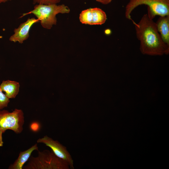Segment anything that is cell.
Here are the masks:
<instances>
[{
    "instance_id": "obj_1",
    "label": "cell",
    "mask_w": 169,
    "mask_h": 169,
    "mask_svg": "<svg viewBox=\"0 0 169 169\" xmlns=\"http://www.w3.org/2000/svg\"><path fill=\"white\" fill-rule=\"evenodd\" d=\"M136 37L140 42V50L144 55L161 56L169 53V47L162 41L156 23L147 14L136 23L134 21Z\"/></svg>"
},
{
    "instance_id": "obj_2",
    "label": "cell",
    "mask_w": 169,
    "mask_h": 169,
    "mask_svg": "<svg viewBox=\"0 0 169 169\" xmlns=\"http://www.w3.org/2000/svg\"><path fill=\"white\" fill-rule=\"evenodd\" d=\"M69 12V8L64 4H36L33 10L23 13L19 18L27 14H33L39 20L42 27L46 29H50L53 25L56 24V16L57 14L68 13Z\"/></svg>"
},
{
    "instance_id": "obj_3",
    "label": "cell",
    "mask_w": 169,
    "mask_h": 169,
    "mask_svg": "<svg viewBox=\"0 0 169 169\" xmlns=\"http://www.w3.org/2000/svg\"><path fill=\"white\" fill-rule=\"evenodd\" d=\"M69 166L65 161L56 156L52 151H38L36 157L31 156L23 169H69Z\"/></svg>"
},
{
    "instance_id": "obj_4",
    "label": "cell",
    "mask_w": 169,
    "mask_h": 169,
    "mask_svg": "<svg viewBox=\"0 0 169 169\" xmlns=\"http://www.w3.org/2000/svg\"><path fill=\"white\" fill-rule=\"evenodd\" d=\"M141 5L147 6V14L151 19H153L156 15H169V0H130L125 7V18L133 21L131 15L132 12Z\"/></svg>"
},
{
    "instance_id": "obj_5",
    "label": "cell",
    "mask_w": 169,
    "mask_h": 169,
    "mask_svg": "<svg viewBox=\"0 0 169 169\" xmlns=\"http://www.w3.org/2000/svg\"><path fill=\"white\" fill-rule=\"evenodd\" d=\"M24 123V115L22 110L15 109L12 112L0 110V129L4 133L10 130L16 134H20L23 131Z\"/></svg>"
},
{
    "instance_id": "obj_6",
    "label": "cell",
    "mask_w": 169,
    "mask_h": 169,
    "mask_svg": "<svg viewBox=\"0 0 169 169\" xmlns=\"http://www.w3.org/2000/svg\"><path fill=\"white\" fill-rule=\"evenodd\" d=\"M37 143H42L50 148L54 154L59 158L66 161L70 168L74 169L73 161L66 148L61 145L57 141H55L46 135L38 139Z\"/></svg>"
},
{
    "instance_id": "obj_7",
    "label": "cell",
    "mask_w": 169,
    "mask_h": 169,
    "mask_svg": "<svg viewBox=\"0 0 169 169\" xmlns=\"http://www.w3.org/2000/svg\"><path fill=\"white\" fill-rule=\"evenodd\" d=\"M80 22L90 25H101L107 19L105 12L101 9L96 8L83 11L79 17Z\"/></svg>"
},
{
    "instance_id": "obj_8",
    "label": "cell",
    "mask_w": 169,
    "mask_h": 169,
    "mask_svg": "<svg viewBox=\"0 0 169 169\" xmlns=\"http://www.w3.org/2000/svg\"><path fill=\"white\" fill-rule=\"evenodd\" d=\"M39 22L38 19L29 18L26 21L21 23L18 28L14 29V33L10 37L9 41L22 44L29 37V31L33 25Z\"/></svg>"
},
{
    "instance_id": "obj_9",
    "label": "cell",
    "mask_w": 169,
    "mask_h": 169,
    "mask_svg": "<svg viewBox=\"0 0 169 169\" xmlns=\"http://www.w3.org/2000/svg\"><path fill=\"white\" fill-rule=\"evenodd\" d=\"M38 151L37 144L36 143L30 148L20 152L17 159L8 167V169H23L25 163L28 161L31 154L34 151Z\"/></svg>"
},
{
    "instance_id": "obj_10",
    "label": "cell",
    "mask_w": 169,
    "mask_h": 169,
    "mask_svg": "<svg viewBox=\"0 0 169 169\" xmlns=\"http://www.w3.org/2000/svg\"><path fill=\"white\" fill-rule=\"evenodd\" d=\"M156 23L162 41L169 47V15L160 16Z\"/></svg>"
},
{
    "instance_id": "obj_11",
    "label": "cell",
    "mask_w": 169,
    "mask_h": 169,
    "mask_svg": "<svg viewBox=\"0 0 169 169\" xmlns=\"http://www.w3.org/2000/svg\"><path fill=\"white\" fill-rule=\"evenodd\" d=\"M19 83L10 80H3L0 85V89L5 92V95L9 99L14 98L19 91Z\"/></svg>"
},
{
    "instance_id": "obj_12",
    "label": "cell",
    "mask_w": 169,
    "mask_h": 169,
    "mask_svg": "<svg viewBox=\"0 0 169 169\" xmlns=\"http://www.w3.org/2000/svg\"><path fill=\"white\" fill-rule=\"evenodd\" d=\"M9 102V99L0 89V110L7 107Z\"/></svg>"
},
{
    "instance_id": "obj_13",
    "label": "cell",
    "mask_w": 169,
    "mask_h": 169,
    "mask_svg": "<svg viewBox=\"0 0 169 169\" xmlns=\"http://www.w3.org/2000/svg\"><path fill=\"white\" fill-rule=\"evenodd\" d=\"M61 0H33L34 4H57L59 3Z\"/></svg>"
},
{
    "instance_id": "obj_14",
    "label": "cell",
    "mask_w": 169,
    "mask_h": 169,
    "mask_svg": "<svg viewBox=\"0 0 169 169\" xmlns=\"http://www.w3.org/2000/svg\"><path fill=\"white\" fill-rule=\"evenodd\" d=\"M103 4H107L110 3L112 0H95Z\"/></svg>"
},
{
    "instance_id": "obj_15",
    "label": "cell",
    "mask_w": 169,
    "mask_h": 169,
    "mask_svg": "<svg viewBox=\"0 0 169 169\" xmlns=\"http://www.w3.org/2000/svg\"><path fill=\"white\" fill-rule=\"evenodd\" d=\"M4 133L0 129V147L3 145V140L2 134Z\"/></svg>"
},
{
    "instance_id": "obj_16",
    "label": "cell",
    "mask_w": 169,
    "mask_h": 169,
    "mask_svg": "<svg viewBox=\"0 0 169 169\" xmlns=\"http://www.w3.org/2000/svg\"><path fill=\"white\" fill-rule=\"evenodd\" d=\"M31 125L35 126L34 128L32 129L33 131H36L38 130L39 128V125L38 124L36 123H33Z\"/></svg>"
},
{
    "instance_id": "obj_17",
    "label": "cell",
    "mask_w": 169,
    "mask_h": 169,
    "mask_svg": "<svg viewBox=\"0 0 169 169\" xmlns=\"http://www.w3.org/2000/svg\"><path fill=\"white\" fill-rule=\"evenodd\" d=\"M11 0H0V4L2 3H5L8 1H11Z\"/></svg>"
}]
</instances>
